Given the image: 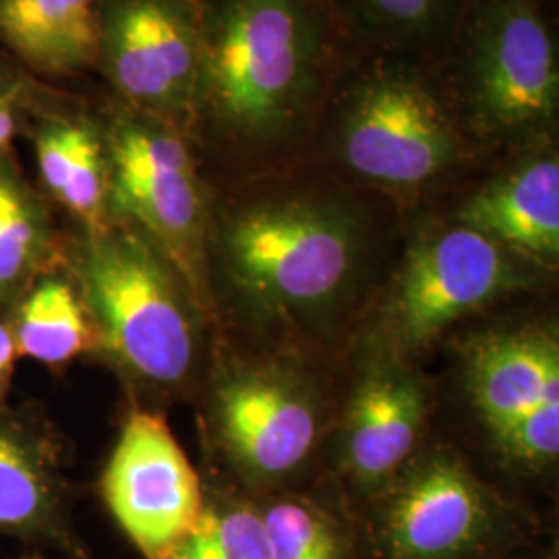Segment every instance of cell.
<instances>
[{"label":"cell","instance_id":"cell-7","mask_svg":"<svg viewBox=\"0 0 559 559\" xmlns=\"http://www.w3.org/2000/svg\"><path fill=\"white\" fill-rule=\"evenodd\" d=\"M198 4L98 0L94 73L104 90L185 133L198 78Z\"/></svg>","mask_w":559,"mask_h":559},{"label":"cell","instance_id":"cell-21","mask_svg":"<svg viewBox=\"0 0 559 559\" xmlns=\"http://www.w3.org/2000/svg\"><path fill=\"white\" fill-rule=\"evenodd\" d=\"M166 559H270L260 512L233 503H205L195 528Z\"/></svg>","mask_w":559,"mask_h":559},{"label":"cell","instance_id":"cell-28","mask_svg":"<svg viewBox=\"0 0 559 559\" xmlns=\"http://www.w3.org/2000/svg\"><path fill=\"white\" fill-rule=\"evenodd\" d=\"M187 2H191V4H198V0H187Z\"/></svg>","mask_w":559,"mask_h":559},{"label":"cell","instance_id":"cell-9","mask_svg":"<svg viewBox=\"0 0 559 559\" xmlns=\"http://www.w3.org/2000/svg\"><path fill=\"white\" fill-rule=\"evenodd\" d=\"M102 498L145 559H166L200 522V475L168 423L135 408L124 420L104 475Z\"/></svg>","mask_w":559,"mask_h":559},{"label":"cell","instance_id":"cell-5","mask_svg":"<svg viewBox=\"0 0 559 559\" xmlns=\"http://www.w3.org/2000/svg\"><path fill=\"white\" fill-rule=\"evenodd\" d=\"M440 71L483 160L558 141V38L539 0H468Z\"/></svg>","mask_w":559,"mask_h":559},{"label":"cell","instance_id":"cell-18","mask_svg":"<svg viewBox=\"0 0 559 559\" xmlns=\"http://www.w3.org/2000/svg\"><path fill=\"white\" fill-rule=\"evenodd\" d=\"M15 152L0 158V316L7 318L41 272L62 258L64 228Z\"/></svg>","mask_w":559,"mask_h":559},{"label":"cell","instance_id":"cell-10","mask_svg":"<svg viewBox=\"0 0 559 559\" xmlns=\"http://www.w3.org/2000/svg\"><path fill=\"white\" fill-rule=\"evenodd\" d=\"M496 503L456 460H429L390 500L380 524L385 559H471L496 535Z\"/></svg>","mask_w":559,"mask_h":559},{"label":"cell","instance_id":"cell-1","mask_svg":"<svg viewBox=\"0 0 559 559\" xmlns=\"http://www.w3.org/2000/svg\"><path fill=\"white\" fill-rule=\"evenodd\" d=\"M200 60L185 135L212 180L302 162L357 48L325 0H198Z\"/></svg>","mask_w":559,"mask_h":559},{"label":"cell","instance_id":"cell-2","mask_svg":"<svg viewBox=\"0 0 559 559\" xmlns=\"http://www.w3.org/2000/svg\"><path fill=\"white\" fill-rule=\"evenodd\" d=\"M311 162L233 182L216 195L207 267L282 311L320 309L357 278L381 239V207Z\"/></svg>","mask_w":559,"mask_h":559},{"label":"cell","instance_id":"cell-4","mask_svg":"<svg viewBox=\"0 0 559 559\" xmlns=\"http://www.w3.org/2000/svg\"><path fill=\"white\" fill-rule=\"evenodd\" d=\"M62 265L75 280L96 350L145 388L170 392L198 362L195 299L173 263L127 222L64 228Z\"/></svg>","mask_w":559,"mask_h":559},{"label":"cell","instance_id":"cell-17","mask_svg":"<svg viewBox=\"0 0 559 559\" xmlns=\"http://www.w3.org/2000/svg\"><path fill=\"white\" fill-rule=\"evenodd\" d=\"M425 419L419 383L399 373H380L360 385L346 423V456L365 483L394 475L411 456Z\"/></svg>","mask_w":559,"mask_h":559},{"label":"cell","instance_id":"cell-19","mask_svg":"<svg viewBox=\"0 0 559 559\" xmlns=\"http://www.w3.org/2000/svg\"><path fill=\"white\" fill-rule=\"evenodd\" d=\"M20 357L36 360L48 369L96 350V334L83 305L75 280L60 258L57 265L41 272L21 295L7 316Z\"/></svg>","mask_w":559,"mask_h":559},{"label":"cell","instance_id":"cell-3","mask_svg":"<svg viewBox=\"0 0 559 559\" xmlns=\"http://www.w3.org/2000/svg\"><path fill=\"white\" fill-rule=\"evenodd\" d=\"M305 162L392 203H415L485 160L466 140L440 62L355 48Z\"/></svg>","mask_w":559,"mask_h":559},{"label":"cell","instance_id":"cell-11","mask_svg":"<svg viewBox=\"0 0 559 559\" xmlns=\"http://www.w3.org/2000/svg\"><path fill=\"white\" fill-rule=\"evenodd\" d=\"M0 537L85 554L69 516L64 443L34 406H0Z\"/></svg>","mask_w":559,"mask_h":559},{"label":"cell","instance_id":"cell-27","mask_svg":"<svg viewBox=\"0 0 559 559\" xmlns=\"http://www.w3.org/2000/svg\"><path fill=\"white\" fill-rule=\"evenodd\" d=\"M25 559H41L40 556H29V558H25Z\"/></svg>","mask_w":559,"mask_h":559},{"label":"cell","instance_id":"cell-24","mask_svg":"<svg viewBox=\"0 0 559 559\" xmlns=\"http://www.w3.org/2000/svg\"><path fill=\"white\" fill-rule=\"evenodd\" d=\"M55 85L57 83H50L34 100H0V158L15 152L13 145L17 138H23L29 110L36 108L52 92Z\"/></svg>","mask_w":559,"mask_h":559},{"label":"cell","instance_id":"cell-20","mask_svg":"<svg viewBox=\"0 0 559 559\" xmlns=\"http://www.w3.org/2000/svg\"><path fill=\"white\" fill-rule=\"evenodd\" d=\"M350 41L440 62L468 0H325Z\"/></svg>","mask_w":559,"mask_h":559},{"label":"cell","instance_id":"cell-26","mask_svg":"<svg viewBox=\"0 0 559 559\" xmlns=\"http://www.w3.org/2000/svg\"><path fill=\"white\" fill-rule=\"evenodd\" d=\"M17 359H20V353H17V346H15L11 325H9L7 318L0 316V406H4L7 399H9Z\"/></svg>","mask_w":559,"mask_h":559},{"label":"cell","instance_id":"cell-12","mask_svg":"<svg viewBox=\"0 0 559 559\" xmlns=\"http://www.w3.org/2000/svg\"><path fill=\"white\" fill-rule=\"evenodd\" d=\"M23 138L32 143L41 195L73 228L102 230L110 216V170L90 94L55 85L29 110Z\"/></svg>","mask_w":559,"mask_h":559},{"label":"cell","instance_id":"cell-6","mask_svg":"<svg viewBox=\"0 0 559 559\" xmlns=\"http://www.w3.org/2000/svg\"><path fill=\"white\" fill-rule=\"evenodd\" d=\"M110 170V216L135 226L191 288L205 293L214 187L191 140L112 96L90 94Z\"/></svg>","mask_w":559,"mask_h":559},{"label":"cell","instance_id":"cell-22","mask_svg":"<svg viewBox=\"0 0 559 559\" xmlns=\"http://www.w3.org/2000/svg\"><path fill=\"white\" fill-rule=\"evenodd\" d=\"M270 559H344L334 524L299 501H278L261 512Z\"/></svg>","mask_w":559,"mask_h":559},{"label":"cell","instance_id":"cell-16","mask_svg":"<svg viewBox=\"0 0 559 559\" xmlns=\"http://www.w3.org/2000/svg\"><path fill=\"white\" fill-rule=\"evenodd\" d=\"M471 390L496 436L520 415L559 402L558 346L535 334L487 340L473 353Z\"/></svg>","mask_w":559,"mask_h":559},{"label":"cell","instance_id":"cell-8","mask_svg":"<svg viewBox=\"0 0 559 559\" xmlns=\"http://www.w3.org/2000/svg\"><path fill=\"white\" fill-rule=\"evenodd\" d=\"M516 253L473 228L441 218L417 222L400 261L392 332L420 346L506 293L519 274Z\"/></svg>","mask_w":559,"mask_h":559},{"label":"cell","instance_id":"cell-15","mask_svg":"<svg viewBox=\"0 0 559 559\" xmlns=\"http://www.w3.org/2000/svg\"><path fill=\"white\" fill-rule=\"evenodd\" d=\"M98 0H0V52L46 83L94 73Z\"/></svg>","mask_w":559,"mask_h":559},{"label":"cell","instance_id":"cell-23","mask_svg":"<svg viewBox=\"0 0 559 559\" xmlns=\"http://www.w3.org/2000/svg\"><path fill=\"white\" fill-rule=\"evenodd\" d=\"M501 448L524 462H545L559 452V402L520 415L496 433Z\"/></svg>","mask_w":559,"mask_h":559},{"label":"cell","instance_id":"cell-25","mask_svg":"<svg viewBox=\"0 0 559 559\" xmlns=\"http://www.w3.org/2000/svg\"><path fill=\"white\" fill-rule=\"evenodd\" d=\"M50 83L25 73L15 60L0 52V100H34Z\"/></svg>","mask_w":559,"mask_h":559},{"label":"cell","instance_id":"cell-13","mask_svg":"<svg viewBox=\"0 0 559 559\" xmlns=\"http://www.w3.org/2000/svg\"><path fill=\"white\" fill-rule=\"evenodd\" d=\"M498 168L462 195L448 221L473 228L526 261L559 258L558 141L493 158Z\"/></svg>","mask_w":559,"mask_h":559},{"label":"cell","instance_id":"cell-14","mask_svg":"<svg viewBox=\"0 0 559 559\" xmlns=\"http://www.w3.org/2000/svg\"><path fill=\"white\" fill-rule=\"evenodd\" d=\"M216 415L228 448L263 477L295 471L318 438L313 400L297 381L272 369L226 381L216 396Z\"/></svg>","mask_w":559,"mask_h":559}]
</instances>
